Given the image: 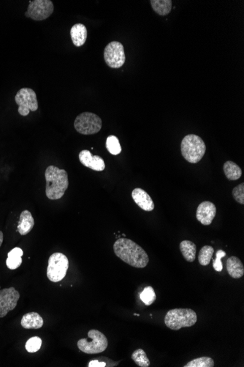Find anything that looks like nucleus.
Masks as SVG:
<instances>
[{
	"label": "nucleus",
	"mask_w": 244,
	"mask_h": 367,
	"mask_svg": "<svg viewBox=\"0 0 244 367\" xmlns=\"http://www.w3.org/2000/svg\"><path fill=\"white\" fill-rule=\"evenodd\" d=\"M115 254L123 262L137 268L146 267L149 258L143 248L128 239H119L113 244Z\"/></svg>",
	"instance_id": "1"
},
{
	"label": "nucleus",
	"mask_w": 244,
	"mask_h": 367,
	"mask_svg": "<svg viewBox=\"0 0 244 367\" xmlns=\"http://www.w3.org/2000/svg\"><path fill=\"white\" fill-rule=\"evenodd\" d=\"M45 177L47 197L51 200L61 199L69 186L68 172L55 166H49L45 172Z\"/></svg>",
	"instance_id": "2"
},
{
	"label": "nucleus",
	"mask_w": 244,
	"mask_h": 367,
	"mask_svg": "<svg viewBox=\"0 0 244 367\" xmlns=\"http://www.w3.org/2000/svg\"><path fill=\"white\" fill-rule=\"evenodd\" d=\"M180 150L185 160L191 164H197L205 155L206 146L199 136L189 134L182 140Z\"/></svg>",
	"instance_id": "3"
},
{
	"label": "nucleus",
	"mask_w": 244,
	"mask_h": 367,
	"mask_svg": "<svg viewBox=\"0 0 244 367\" xmlns=\"http://www.w3.org/2000/svg\"><path fill=\"white\" fill-rule=\"evenodd\" d=\"M198 321L196 312L191 309L170 310L165 315V324L170 329L178 331L183 328L193 326Z\"/></svg>",
	"instance_id": "4"
},
{
	"label": "nucleus",
	"mask_w": 244,
	"mask_h": 367,
	"mask_svg": "<svg viewBox=\"0 0 244 367\" xmlns=\"http://www.w3.org/2000/svg\"><path fill=\"white\" fill-rule=\"evenodd\" d=\"M88 338L78 340L77 345L80 350L86 354H98L103 353L108 348V338L98 330H90L88 332Z\"/></svg>",
	"instance_id": "5"
},
{
	"label": "nucleus",
	"mask_w": 244,
	"mask_h": 367,
	"mask_svg": "<svg viewBox=\"0 0 244 367\" xmlns=\"http://www.w3.org/2000/svg\"><path fill=\"white\" fill-rule=\"evenodd\" d=\"M69 260L63 253H53L48 259L47 277L52 282L62 281L68 272Z\"/></svg>",
	"instance_id": "6"
},
{
	"label": "nucleus",
	"mask_w": 244,
	"mask_h": 367,
	"mask_svg": "<svg viewBox=\"0 0 244 367\" xmlns=\"http://www.w3.org/2000/svg\"><path fill=\"white\" fill-rule=\"evenodd\" d=\"M101 118L92 112H83L76 117L74 127L76 132L83 135H93L101 130Z\"/></svg>",
	"instance_id": "7"
},
{
	"label": "nucleus",
	"mask_w": 244,
	"mask_h": 367,
	"mask_svg": "<svg viewBox=\"0 0 244 367\" xmlns=\"http://www.w3.org/2000/svg\"><path fill=\"white\" fill-rule=\"evenodd\" d=\"M15 101L18 106V112L21 116H27L30 112L38 110L36 93L33 89L25 88L18 90L15 96Z\"/></svg>",
	"instance_id": "8"
},
{
	"label": "nucleus",
	"mask_w": 244,
	"mask_h": 367,
	"mask_svg": "<svg viewBox=\"0 0 244 367\" xmlns=\"http://www.w3.org/2000/svg\"><path fill=\"white\" fill-rule=\"evenodd\" d=\"M54 8L51 0L30 1L25 16L35 21H43L52 14Z\"/></svg>",
	"instance_id": "9"
},
{
	"label": "nucleus",
	"mask_w": 244,
	"mask_h": 367,
	"mask_svg": "<svg viewBox=\"0 0 244 367\" xmlns=\"http://www.w3.org/2000/svg\"><path fill=\"white\" fill-rule=\"evenodd\" d=\"M104 59L106 64L111 68H119L126 60L125 48L120 42L112 41L104 50Z\"/></svg>",
	"instance_id": "10"
},
{
	"label": "nucleus",
	"mask_w": 244,
	"mask_h": 367,
	"mask_svg": "<svg viewBox=\"0 0 244 367\" xmlns=\"http://www.w3.org/2000/svg\"><path fill=\"white\" fill-rule=\"evenodd\" d=\"M19 298V293L14 287L0 291V318H4L16 307Z\"/></svg>",
	"instance_id": "11"
},
{
	"label": "nucleus",
	"mask_w": 244,
	"mask_h": 367,
	"mask_svg": "<svg viewBox=\"0 0 244 367\" xmlns=\"http://www.w3.org/2000/svg\"><path fill=\"white\" fill-rule=\"evenodd\" d=\"M217 214V207L213 202L205 201L199 204L196 218L203 225H210Z\"/></svg>",
	"instance_id": "12"
},
{
	"label": "nucleus",
	"mask_w": 244,
	"mask_h": 367,
	"mask_svg": "<svg viewBox=\"0 0 244 367\" xmlns=\"http://www.w3.org/2000/svg\"><path fill=\"white\" fill-rule=\"evenodd\" d=\"M79 160L81 163L93 170L101 172L104 170L105 164L103 158L99 155H93L88 150H82L79 153Z\"/></svg>",
	"instance_id": "13"
},
{
	"label": "nucleus",
	"mask_w": 244,
	"mask_h": 367,
	"mask_svg": "<svg viewBox=\"0 0 244 367\" xmlns=\"http://www.w3.org/2000/svg\"><path fill=\"white\" fill-rule=\"evenodd\" d=\"M132 197L134 202L138 204V207H140L142 210L150 212L155 209V203L151 197L148 193L140 188L134 189L132 192Z\"/></svg>",
	"instance_id": "14"
},
{
	"label": "nucleus",
	"mask_w": 244,
	"mask_h": 367,
	"mask_svg": "<svg viewBox=\"0 0 244 367\" xmlns=\"http://www.w3.org/2000/svg\"><path fill=\"white\" fill-rule=\"evenodd\" d=\"M35 226V219L29 211H23L18 222L17 231L21 235H26Z\"/></svg>",
	"instance_id": "15"
},
{
	"label": "nucleus",
	"mask_w": 244,
	"mask_h": 367,
	"mask_svg": "<svg viewBox=\"0 0 244 367\" xmlns=\"http://www.w3.org/2000/svg\"><path fill=\"white\" fill-rule=\"evenodd\" d=\"M87 29L85 25L82 23H76L72 27L70 30V37L73 44L77 47L84 45L87 38Z\"/></svg>",
	"instance_id": "16"
},
{
	"label": "nucleus",
	"mask_w": 244,
	"mask_h": 367,
	"mask_svg": "<svg viewBox=\"0 0 244 367\" xmlns=\"http://www.w3.org/2000/svg\"><path fill=\"white\" fill-rule=\"evenodd\" d=\"M226 267L228 274L233 279H240L244 275L243 263L236 256H230L227 259Z\"/></svg>",
	"instance_id": "17"
},
{
	"label": "nucleus",
	"mask_w": 244,
	"mask_h": 367,
	"mask_svg": "<svg viewBox=\"0 0 244 367\" xmlns=\"http://www.w3.org/2000/svg\"><path fill=\"white\" fill-rule=\"evenodd\" d=\"M43 319L37 312H29L24 314L21 319V325L25 329H39L43 326Z\"/></svg>",
	"instance_id": "18"
},
{
	"label": "nucleus",
	"mask_w": 244,
	"mask_h": 367,
	"mask_svg": "<svg viewBox=\"0 0 244 367\" xmlns=\"http://www.w3.org/2000/svg\"><path fill=\"white\" fill-rule=\"evenodd\" d=\"M23 251L21 248L16 247L8 254L6 259L7 267L11 270H16L22 264Z\"/></svg>",
	"instance_id": "19"
},
{
	"label": "nucleus",
	"mask_w": 244,
	"mask_h": 367,
	"mask_svg": "<svg viewBox=\"0 0 244 367\" xmlns=\"http://www.w3.org/2000/svg\"><path fill=\"white\" fill-rule=\"evenodd\" d=\"M180 250L187 262L192 263L196 258L197 246L190 241H183L180 244Z\"/></svg>",
	"instance_id": "20"
},
{
	"label": "nucleus",
	"mask_w": 244,
	"mask_h": 367,
	"mask_svg": "<svg viewBox=\"0 0 244 367\" xmlns=\"http://www.w3.org/2000/svg\"><path fill=\"white\" fill-rule=\"evenodd\" d=\"M224 172L229 180H238L242 175V170L238 164L231 161H227L224 164Z\"/></svg>",
	"instance_id": "21"
},
{
	"label": "nucleus",
	"mask_w": 244,
	"mask_h": 367,
	"mask_svg": "<svg viewBox=\"0 0 244 367\" xmlns=\"http://www.w3.org/2000/svg\"><path fill=\"white\" fill-rule=\"evenodd\" d=\"M150 3L154 11L160 16H166L171 11V0H151Z\"/></svg>",
	"instance_id": "22"
},
{
	"label": "nucleus",
	"mask_w": 244,
	"mask_h": 367,
	"mask_svg": "<svg viewBox=\"0 0 244 367\" xmlns=\"http://www.w3.org/2000/svg\"><path fill=\"white\" fill-rule=\"evenodd\" d=\"M215 249L210 246H205L200 249L199 253L198 261L201 266H206L210 264L213 257Z\"/></svg>",
	"instance_id": "23"
},
{
	"label": "nucleus",
	"mask_w": 244,
	"mask_h": 367,
	"mask_svg": "<svg viewBox=\"0 0 244 367\" xmlns=\"http://www.w3.org/2000/svg\"><path fill=\"white\" fill-rule=\"evenodd\" d=\"M132 359L140 367H148L150 366V361L147 357L146 353L143 349L135 350L132 354Z\"/></svg>",
	"instance_id": "24"
},
{
	"label": "nucleus",
	"mask_w": 244,
	"mask_h": 367,
	"mask_svg": "<svg viewBox=\"0 0 244 367\" xmlns=\"http://www.w3.org/2000/svg\"><path fill=\"white\" fill-rule=\"evenodd\" d=\"M107 150L111 155H117L121 152V147L120 145L119 140L116 136L111 135L107 138L106 143Z\"/></svg>",
	"instance_id": "25"
},
{
	"label": "nucleus",
	"mask_w": 244,
	"mask_h": 367,
	"mask_svg": "<svg viewBox=\"0 0 244 367\" xmlns=\"http://www.w3.org/2000/svg\"><path fill=\"white\" fill-rule=\"evenodd\" d=\"M185 367H214L215 361L210 357H200L187 363Z\"/></svg>",
	"instance_id": "26"
},
{
	"label": "nucleus",
	"mask_w": 244,
	"mask_h": 367,
	"mask_svg": "<svg viewBox=\"0 0 244 367\" xmlns=\"http://www.w3.org/2000/svg\"><path fill=\"white\" fill-rule=\"evenodd\" d=\"M140 299L146 306H150L152 303H155L157 296L155 292L154 291L153 287L151 286H147L143 291L140 293Z\"/></svg>",
	"instance_id": "27"
},
{
	"label": "nucleus",
	"mask_w": 244,
	"mask_h": 367,
	"mask_svg": "<svg viewBox=\"0 0 244 367\" xmlns=\"http://www.w3.org/2000/svg\"><path fill=\"white\" fill-rule=\"evenodd\" d=\"M42 346V339L38 336H33V337L30 338L27 342H26L25 348L27 352L30 353H34L38 352V350L41 349Z\"/></svg>",
	"instance_id": "28"
},
{
	"label": "nucleus",
	"mask_w": 244,
	"mask_h": 367,
	"mask_svg": "<svg viewBox=\"0 0 244 367\" xmlns=\"http://www.w3.org/2000/svg\"><path fill=\"white\" fill-rule=\"evenodd\" d=\"M233 198L238 203L244 204V184L242 182L240 185L234 188L233 190Z\"/></svg>",
	"instance_id": "29"
},
{
	"label": "nucleus",
	"mask_w": 244,
	"mask_h": 367,
	"mask_svg": "<svg viewBox=\"0 0 244 367\" xmlns=\"http://www.w3.org/2000/svg\"><path fill=\"white\" fill-rule=\"evenodd\" d=\"M225 256H226V252L225 251L222 250V249L217 251L216 259L213 261V267L217 272H221L223 269V265H222L221 259Z\"/></svg>",
	"instance_id": "30"
},
{
	"label": "nucleus",
	"mask_w": 244,
	"mask_h": 367,
	"mask_svg": "<svg viewBox=\"0 0 244 367\" xmlns=\"http://www.w3.org/2000/svg\"><path fill=\"white\" fill-rule=\"evenodd\" d=\"M106 366V363L104 362H100L98 361H92L88 363V367H104Z\"/></svg>",
	"instance_id": "31"
},
{
	"label": "nucleus",
	"mask_w": 244,
	"mask_h": 367,
	"mask_svg": "<svg viewBox=\"0 0 244 367\" xmlns=\"http://www.w3.org/2000/svg\"><path fill=\"white\" fill-rule=\"evenodd\" d=\"M3 240H4V236H3V232L0 231V247H1L2 244H3Z\"/></svg>",
	"instance_id": "32"
}]
</instances>
